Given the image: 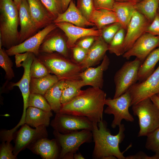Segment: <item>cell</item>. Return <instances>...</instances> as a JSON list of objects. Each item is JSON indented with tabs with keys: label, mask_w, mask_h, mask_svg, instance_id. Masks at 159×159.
<instances>
[{
	"label": "cell",
	"mask_w": 159,
	"mask_h": 159,
	"mask_svg": "<svg viewBox=\"0 0 159 159\" xmlns=\"http://www.w3.org/2000/svg\"><path fill=\"white\" fill-rule=\"evenodd\" d=\"M106 93L102 89L90 87L81 90L73 100L62 105L59 112L85 117L94 123L102 121Z\"/></svg>",
	"instance_id": "6da1fadb"
},
{
	"label": "cell",
	"mask_w": 159,
	"mask_h": 159,
	"mask_svg": "<svg viewBox=\"0 0 159 159\" xmlns=\"http://www.w3.org/2000/svg\"><path fill=\"white\" fill-rule=\"evenodd\" d=\"M118 133L112 135L107 127V123L104 120L98 124L93 123L92 132L95 146L92 158L95 159H125L123 155L125 152H121L119 144L124 137L125 125L119 126Z\"/></svg>",
	"instance_id": "7a4b0ae2"
},
{
	"label": "cell",
	"mask_w": 159,
	"mask_h": 159,
	"mask_svg": "<svg viewBox=\"0 0 159 159\" xmlns=\"http://www.w3.org/2000/svg\"><path fill=\"white\" fill-rule=\"evenodd\" d=\"M19 11L13 0H0V45L6 49L19 44Z\"/></svg>",
	"instance_id": "3957f363"
},
{
	"label": "cell",
	"mask_w": 159,
	"mask_h": 159,
	"mask_svg": "<svg viewBox=\"0 0 159 159\" xmlns=\"http://www.w3.org/2000/svg\"><path fill=\"white\" fill-rule=\"evenodd\" d=\"M46 67L49 73L60 80L81 79L82 70L78 64L57 52L39 53L35 56Z\"/></svg>",
	"instance_id": "277c9868"
},
{
	"label": "cell",
	"mask_w": 159,
	"mask_h": 159,
	"mask_svg": "<svg viewBox=\"0 0 159 159\" xmlns=\"http://www.w3.org/2000/svg\"><path fill=\"white\" fill-rule=\"evenodd\" d=\"M132 106L133 114L138 118V137L147 136L159 127V110L150 98Z\"/></svg>",
	"instance_id": "5b68a950"
},
{
	"label": "cell",
	"mask_w": 159,
	"mask_h": 159,
	"mask_svg": "<svg viewBox=\"0 0 159 159\" xmlns=\"http://www.w3.org/2000/svg\"><path fill=\"white\" fill-rule=\"evenodd\" d=\"M53 134L60 147L59 158L63 159H73L80 146L84 143L91 142L93 138L92 131L88 129L65 134L54 130Z\"/></svg>",
	"instance_id": "8992f818"
},
{
	"label": "cell",
	"mask_w": 159,
	"mask_h": 159,
	"mask_svg": "<svg viewBox=\"0 0 159 159\" xmlns=\"http://www.w3.org/2000/svg\"><path fill=\"white\" fill-rule=\"evenodd\" d=\"M142 63L136 58L125 62L117 71L114 77L115 91L113 98H117L126 92L138 80L140 67Z\"/></svg>",
	"instance_id": "52a82bcc"
},
{
	"label": "cell",
	"mask_w": 159,
	"mask_h": 159,
	"mask_svg": "<svg viewBox=\"0 0 159 159\" xmlns=\"http://www.w3.org/2000/svg\"><path fill=\"white\" fill-rule=\"evenodd\" d=\"M131 97L128 91L117 98H106L105 105L107 107L104 112L105 114L114 115L112 127L114 128L119 127L123 119L130 122L134 121L133 117L129 111V107L131 106Z\"/></svg>",
	"instance_id": "ba28073f"
},
{
	"label": "cell",
	"mask_w": 159,
	"mask_h": 159,
	"mask_svg": "<svg viewBox=\"0 0 159 159\" xmlns=\"http://www.w3.org/2000/svg\"><path fill=\"white\" fill-rule=\"evenodd\" d=\"M50 125L54 130L64 134L83 129L92 131L93 128V123L86 117L61 112L56 114Z\"/></svg>",
	"instance_id": "9c48e42d"
},
{
	"label": "cell",
	"mask_w": 159,
	"mask_h": 159,
	"mask_svg": "<svg viewBox=\"0 0 159 159\" xmlns=\"http://www.w3.org/2000/svg\"><path fill=\"white\" fill-rule=\"evenodd\" d=\"M127 91L131 97V106L159 94V65L146 79L135 83Z\"/></svg>",
	"instance_id": "30bf717a"
},
{
	"label": "cell",
	"mask_w": 159,
	"mask_h": 159,
	"mask_svg": "<svg viewBox=\"0 0 159 159\" xmlns=\"http://www.w3.org/2000/svg\"><path fill=\"white\" fill-rule=\"evenodd\" d=\"M17 132L15 140L13 153L17 156L19 153L38 140L47 138L46 127H40L34 129L26 124L22 126Z\"/></svg>",
	"instance_id": "8fae6325"
},
{
	"label": "cell",
	"mask_w": 159,
	"mask_h": 159,
	"mask_svg": "<svg viewBox=\"0 0 159 159\" xmlns=\"http://www.w3.org/2000/svg\"><path fill=\"white\" fill-rule=\"evenodd\" d=\"M57 27L56 24L53 22L21 43L6 49V52L9 56L27 52L32 53L37 56L39 53V47L46 36Z\"/></svg>",
	"instance_id": "7c38bea8"
},
{
	"label": "cell",
	"mask_w": 159,
	"mask_h": 159,
	"mask_svg": "<svg viewBox=\"0 0 159 159\" xmlns=\"http://www.w3.org/2000/svg\"><path fill=\"white\" fill-rule=\"evenodd\" d=\"M159 47V36L145 32L122 56L127 59L131 57L135 56L143 63L152 51Z\"/></svg>",
	"instance_id": "4fadbf2b"
},
{
	"label": "cell",
	"mask_w": 159,
	"mask_h": 159,
	"mask_svg": "<svg viewBox=\"0 0 159 159\" xmlns=\"http://www.w3.org/2000/svg\"><path fill=\"white\" fill-rule=\"evenodd\" d=\"M62 31L57 27L46 36L39 49V53L56 52L65 57L69 56L67 38Z\"/></svg>",
	"instance_id": "5bb4252c"
},
{
	"label": "cell",
	"mask_w": 159,
	"mask_h": 159,
	"mask_svg": "<svg viewBox=\"0 0 159 159\" xmlns=\"http://www.w3.org/2000/svg\"><path fill=\"white\" fill-rule=\"evenodd\" d=\"M150 24L144 16L135 9L126 29L125 39V52L146 32V30Z\"/></svg>",
	"instance_id": "9a60e30c"
},
{
	"label": "cell",
	"mask_w": 159,
	"mask_h": 159,
	"mask_svg": "<svg viewBox=\"0 0 159 159\" xmlns=\"http://www.w3.org/2000/svg\"><path fill=\"white\" fill-rule=\"evenodd\" d=\"M55 23L57 27L65 34L67 38V45L69 49L74 46L77 41L82 37L88 36H101V30L94 27L86 28L80 27L65 22Z\"/></svg>",
	"instance_id": "2e32d148"
},
{
	"label": "cell",
	"mask_w": 159,
	"mask_h": 159,
	"mask_svg": "<svg viewBox=\"0 0 159 159\" xmlns=\"http://www.w3.org/2000/svg\"><path fill=\"white\" fill-rule=\"evenodd\" d=\"M18 11L20 26L19 44L35 34L38 29L33 20L26 0H21Z\"/></svg>",
	"instance_id": "e0dca14e"
},
{
	"label": "cell",
	"mask_w": 159,
	"mask_h": 159,
	"mask_svg": "<svg viewBox=\"0 0 159 159\" xmlns=\"http://www.w3.org/2000/svg\"><path fill=\"white\" fill-rule=\"evenodd\" d=\"M110 64L109 59L106 54L100 65L95 68L88 67L81 72L79 76L84 86L102 89L103 85V73L108 68Z\"/></svg>",
	"instance_id": "ac0fdd59"
},
{
	"label": "cell",
	"mask_w": 159,
	"mask_h": 159,
	"mask_svg": "<svg viewBox=\"0 0 159 159\" xmlns=\"http://www.w3.org/2000/svg\"><path fill=\"white\" fill-rule=\"evenodd\" d=\"M35 57V55L34 53L29 52L26 59L21 64V67L24 69L22 77L17 82L11 84V87L18 86L21 92L23 101V110L21 118L23 119L25 118L26 110L28 107V103L30 94V84L31 79L30 69Z\"/></svg>",
	"instance_id": "d6986e66"
},
{
	"label": "cell",
	"mask_w": 159,
	"mask_h": 159,
	"mask_svg": "<svg viewBox=\"0 0 159 159\" xmlns=\"http://www.w3.org/2000/svg\"><path fill=\"white\" fill-rule=\"evenodd\" d=\"M60 148L55 138L50 140L45 138L38 140L27 148L43 159H56L59 158Z\"/></svg>",
	"instance_id": "ffe728a7"
},
{
	"label": "cell",
	"mask_w": 159,
	"mask_h": 159,
	"mask_svg": "<svg viewBox=\"0 0 159 159\" xmlns=\"http://www.w3.org/2000/svg\"><path fill=\"white\" fill-rule=\"evenodd\" d=\"M107 51H108V44L101 36L97 37L88 50L84 60L78 64L82 70L98 64L103 59Z\"/></svg>",
	"instance_id": "44dd1931"
},
{
	"label": "cell",
	"mask_w": 159,
	"mask_h": 159,
	"mask_svg": "<svg viewBox=\"0 0 159 159\" xmlns=\"http://www.w3.org/2000/svg\"><path fill=\"white\" fill-rule=\"evenodd\" d=\"M65 22L82 27L88 26H94V24L88 21L77 8L73 0L70 1L66 10L59 14L53 23Z\"/></svg>",
	"instance_id": "7402d4cb"
},
{
	"label": "cell",
	"mask_w": 159,
	"mask_h": 159,
	"mask_svg": "<svg viewBox=\"0 0 159 159\" xmlns=\"http://www.w3.org/2000/svg\"><path fill=\"white\" fill-rule=\"evenodd\" d=\"M30 11L38 29L53 23L51 16L41 0H26Z\"/></svg>",
	"instance_id": "603a6c76"
},
{
	"label": "cell",
	"mask_w": 159,
	"mask_h": 159,
	"mask_svg": "<svg viewBox=\"0 0 159 159\" xmlns=\"http://www.w3.org/2000/svg\"><path fill=\"white\" fill-rule=\"evenodd\" d=\"M53 116L51 111L47 112L40 109L29 107L27 109L25 124L34 128L47 127L50 123V118Z\"/></svg>",
	"instance_id": "cb8c5ba5"
},
{
	"label": "cell",
	"mask_w": 159,
	"mask_h": 159,
	"mask_svg": "<svg viewBox=\"0 0 159 159\" xmlns=\"http://www.w3.org/2000/svg\"><path fill=\"white\" fill-rule=\"evenodd\" d=\"M135 4L116 1L114 3L112 11L115 13L118 22L126 30L135 10Z\"/></svg>",
	"instance_id": "d4e9b609"
},
{
	"label": "cell",
	"mask_w": 159,
	"mask_h": 159,
	"mask_svg": "<svg viewBox=\"0 0 159 159\" xmlns=\"http://www.w3.org/2000/svg\"><path fill=\"white\" fill-rule=\"evenodd\" d=\"M65 80H60L55 83L44 95L49 104L52 110L56 114L59 112L62 104L61 98Z\"/></svg>",
	"instance_id": "484cf974"
},
{
	"label": "cell",
	"mask_w": 159,
	"mask_h": 159,
	"mask_svg": "<svg viewBox=\"0 0 159 159\" xmlns=\"http://www.w3.org/2000/svg\"><path fill=\"white\" fill-rule=\"evenodd\" d=\"M59 80L55 75L50 74L39 78H31L30 93L39 94L44 96L48 90Z\"/></svg>",
	"instance_id": "4316f807"
},
{
	"label": "cell",
	"mask_w": 159,
	"mask_h": 159,
	"mask_svg": "<svg viewBox=\"0 0 159 159\" xmlns=\"http://www.w3.org/2000/svg\"><path fill=\"white\" fill-rule=\"evenodd\" d=\"M90 21L99 30L108 25L118 22L114 11L107 9H95L91 14Z\"/></svg>",
	"instance_id": "83f0119b"
},
{
	"label": "cell",
	"mask_w": 159,
	"mask_h": 159,
	"mask_svg": "<svg viewBox=\"0 0 159 159\" xmlns=\"http://www.w3.org/2000/svg\"><path fill=\"white\" fill-rule=\"evenodd\" d=\"M159 61V47L152 51L141 64L138 73L139 82L145 80L153 72Z\"/></svg>",
	"instance_id": "f1b7e54d"
},
{
	"label": "cell",
	"mask_w": 159,
	"mask_h": 159,
	"mask_svg": "<svg viewBox=\"0 0 159 159\" xmlns=\"http://www.w3.org/2000/svg\"><path fill=\"white\" fill-rule=\"evenodd\" d=\"M81 79L65 80L61 98L62 105L70 101L80 93L81 88L84 86Z\"/></svg>",
	"instance_id": "f546056e"
},
{
	"label": "cell",
	"mask_w": 159,
	"mask_h": 159,
	"mask_svg": "<svg viewBox=\"0 0 159 159\" xmlns=\"http://www.w3.org/2000/svg\"><path fill=\"white\" fill-rule=\"evenodd\" d=\"M159 5V0H142L135 4L134 7L150 23L158 11Z\"/></svg>",
	"instance_id": "4dcf8cb0"
},
{
	"label": "cell",
	"mask_w": 159,
	"mask_h": 159,
	"mask_svg": "<svg viewBox=\"0 0 159 159\" xmlns=\"http://www.w3.org/2000/svg\"><path fill=\"white\" fill-rule=\"evenodd\" d=\"M125 30L122 28L115 35L111 42L108 44V51L110 53L117 56L122 55L125 52Z\"/></svg>",
	"instance_id": "1f68e13d"
},
{
	"label": "cell",
	"mask_w": 159,
	"mask_h": 159,
	"mask_svg": "<svg viewBox=\"0 0 159 159\" xmlns=\"http://www.w3.org/2000/svg\"><path fill=\"white\" fill-rule=\"evenodd\" d=\"M0 66L5 72V78L8 81L15 77L12 69L13 63L4 48H0Z\"/></svg>",
	"instance_id": "d6a6232c"
},
{
	"label": "cell",
	"mask_w": 159,
	"mask_h": 159,
	"mask_svg": "<svg viewBox=\"0 0 159 159\" xmlns=\"http://www.w3.org/2000/svg\"><path fill=\"white\" fill-rule=\"evenodd\" d=\"M28 105V107H35L46 111L52 110L49 104L44 96L39 94L30 93Z\"/></svg>",
	"instance_id": "836d02e7"
},
{
	"label": "cell",
	"mask_w": 159,
	"mask_h": 159,
	"mask_svg": "<svg viewBox=\"0 0 159 159\" xmlns=\"http://www.w3.org/2000/svg\"><path fill=\"white\" fill-rule=\"evenodd\" d=\"M41 0L54 20L63 13L62 0Z\"/></svg>",
	"instance_id": "e575fe53"
},
{
	"label": "cell",
	"mask_w": 159,
	"mask_h": 159,
	"mask_svg": "<svg viewBox=\"0 0 159 159\" xmlns=\"http://www.w3.org/2000/svg\"><path fill=\"white\" fill-rule=\"evenodd\" d=\"M49 74L46 67L35 55L30 67V75L31 78H39Z\"/></svg>",
	"instance_id": "d590c367"
},
{
	"label": "cell",
	"mask_w": 159,
	"mask_h": 159,
	"mask_svg": "<svg viewBox=\"0 0 159 159\" xmlns=\"http://www.w3.org/2000/svg\"><path fill=\"white\" fill-rule=\"evenodd\" d=\"M122 28L121 25L118 22L108 25L101 29V37L104 40L109 44L113 38Z\"/></svg>",
	"instance_id": "8d00e7d4"
},
{
	"label": "cell",
	"mask_w": 159,
	"mask_h": 159,
	"mask_svg": "<svg viewBox=\"0 0 159 159\" xmlns=\"http://www.w3.org/2000/svg\"><path fill=\"white\" fill-rule=\"evenodd\" d=\"M147 136L146 148L159 155V127Z\"/></svg>",
	"instance_id": "74e56055"
},
{
	"label": "cell",
	"mask_w": 159,
	"mask_h": 159,
	"mask_svg": "<svg viewBox=\"0 0 159 159\" xmlns=\"http://www.w3.org/2000/svg\"><path fill=\"white\" fill-rule=\"evenodd\" d=\"M76 6L84 17L89 21L95 9L93 0H77Z\"/></svg>",
	"instance_id": "f35d334b"
},
{
	"label": "cell",
	"mask_w": 159,
	"mask_h": 159,
	"mask_svg": "<svg viewBox=\"0 0 159 159\" xmlns=\"http://www.w3.org/2000/svg\"><path fill=\"white\" fill-rule=\"evenodd\" d=\"M10 140H2L0 146V159H15L16 156L13 153L14 147L11 145Z\"/></svg>",
	"instance_id": "ab89813d"
},
{
	"label": "cell",
	"mask_w": 159,
	"mask_h": 159,
	"mask_svg": "<svg viewBox=\"0 0 159 159\" xmlns=\"http://www.w3.org/2000/svg\"><path fill=\"white\" fill-rule=\"evenodd\" d=\"M70 49L72 52L74 61L78 64L82 62L84 60L88 51L76 45Z\"/></svg>",
	"instance_id": "60d3db41"
},
{
	"label": "cell",
	"mask_w": 159,
	"mask_h": 159,
	"mask_svg": "<svg viewBox=\"0 0 159 159\" xmlns=\"http://www.w3.org/2000/svg\"><path fill=\"white\" fill-rule=\"evenodd\" d=\"M95 9L113 10L115 0H93Z\"/></svg>",
	"instance_id": "b9f144b4"
},
{
	"label": "cell",
	"mask_w": 159,
	"mask_h": 159,
	"mask_svg": "<svg viewBox=\"0 0 159 159\" xmlns=\"http://www.w3.org/2000/svg\"><path fill=\"white\" fill-rule=\"evenodd\" d=\"M97 37L93 36L84 37L78 40L76 42L75 45L88 50L92 45Z\"/></svg>",
	"instance_id": "7bdbcfd3"
},
{
	"label": "cell",
	"mask_w": 159,
	"mask_h": 159,
	"mask_svg": "<svg viewBox=\"0 0 159 159\" xmlns=\"http://www.w3.org/2000/svg\"><path fill=\"white\" fill-rule=\"evenodd\" d=\"M145 32L159 36V12L157 11L153 20L147 28Z\"/></svg>",
	"instance_id": "ee69618b"
},
{
	"label": "cell",
	"mask_w": 159,
	"mask_h": 159,
	"mask_svg": "<svg viewBox=\"0 0 159 159\" xmlns=\"http://www.w3.org/2000/svg\"><path fill=\"white\" fill-rule=\"evenodd\" d=\"M125 159H159V155L155 154L152 156H149L144 152L140 151L134 155L125 157Z\"/></svg>",
	"instance_id": "f6af8a7d"
},
{
	"label": "cell",
	"mask_w": 159,
	"mask_h": 159,
	"mask_svg": "<svg viewBox=\"0 0 159 159\" xmlns=\"http://www.w3.org/2000/svg\"><path fill=\"white\" fill-rule=\"evenodd\" d=\"M29 52H27L24 53H17L15 54V62L17 67H21V62H23L26 59Z\"/></svg>",
	"instance_id": "bcb514c9"
},
{
	"label": "cell",
	"mask_w": 159,
	"mask_h": 159,
	"mask_svg": "<svg viewBox=\"0 0 159 159\" xmlns=\"http://www.w3.org/2000/svg\"><path fill=\"white\" fill-rule=\"evenodd\" d=\"M150 99L159 110V97L157 95H155L152 96Z\"/></svg>",
	"instance_id": "7dc6e473"
},
{
	"label": "cell",
	"mask_w": 159,
	"mask_h": 159,
	"mask_svg": "<svg viewBox=\"0 0 159 159\" xmlns=\"http://www.w3.org/2000/svg\"><path fill=\"white\" fill-rule=\"evenodd\" d=\"M72 0H62L63 12H64L68 8Z\"/></svg>",
	"instance_id": "c3c4849f"
},
{
	"label": "cell",
	"mask_w": 159,
	"mask_h": 159,
	"mask_svg": "<svg viewBox=\"0 0 159 159\" xmlns=\"http://www.w3.org/2000/svg\"><path fill=\"white\" fill-rule=\"evenodd\" d=\"M142 0H115L116 1L121 2H126L134 4L138 3Z\"/></svg>",
	"instance_id": "681fc988"
},
{
	"label": "cell",
	"mask_w": 159,
	"mask_h": 159,
	"mask_svg": "<svg viewBox=\"0 0 159 159\" xmlns=\"http://www.w3.org/2000/svg\"><path fill=\"white\" fill-rule=\"evenodd\" d=\"M85 158L80 153H75L73 156V159H84Z\"/></svg>",
	"instance_id": "f907efd6"
},
{
	"label": "cell",
	"mask_w": 159,
	"mask_h": 159,
	"mask_svg": "<svg viewBox=\"0 0 159 159\" xmlns=\"http://www.w3.org/2000/svg\"><path fill=\"white\" fill-rule=\"evenodd\" d=\"M15 4H16L17 7L19 10L20 5V3L21 2V0H13Z\"/></svg>",
	"instance_id": "816d5d0a"
},
{
	"label": "cell",
	"mask_w": 159,
	"mask_h": 159,
	"mask_svg": "<svg viewBox=\"0 0 159 159\" xmlns=\"http://www.w3.org/2000/svg\"><path fill=\"white\" fill-rule=\"evenodd\" d=\"M158 11L159 12V6H158Z\"/></svg>",
	"instance_id": "f5cc1de1"
},
{
	"label": "cell",
	"mask_w": 159,
	"mask_h": 159,
	"mask_svg": "<svg viewBox=\"0 0 159 159\" xmlns=\"http://www.w3.org/2000/svg\"><path fill=\"white\" fill-rule=\"evenodd\" d=\"M158 97H159V94L157 95Z\"/></svg>",
	"instance_id": "db71d44e"
}]
</instances>
